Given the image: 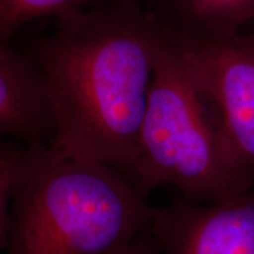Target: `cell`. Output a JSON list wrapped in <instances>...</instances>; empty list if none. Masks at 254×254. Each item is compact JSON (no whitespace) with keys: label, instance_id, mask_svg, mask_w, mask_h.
<instances>
[{"label":"cell","instance_id":"cell-8","mask_svg":"<svg viewBox=\"0 0 254 254\" xmlns=\"http://www.w3.org/2000/svg\"><path fill=\"white\" fill-rule=\"evenodd\" d=\"M92 0H0V40L6 41L25 24L46 15L81 11Z\"/></svg>","mask_w":254,"mask_h":254},{"label":"cell","instance_id":"cell-4","mask_svg":"<svg viewBox=\"0 0 254 254\" xmlns=\"http://www.w3.org/2000/svg\"><path fill=\"white\" fill-rule=\"evenodd\" d=\"M164 30L211 105L241 171L254 182V28L225 36Z\"/></svg>","mask_w":254,"mask_h":254},{"label":"cell","instance_id":"cell-1","mask_svg":"<svg viewBox=\"0 0 254 254\" xmlns=\"http://www.w3.org/2000/svg\"><path fill=\"white\" fill-rule=\"evenodd\" d=\"M161 27L135 7L58 17L38 69L52 111V141L132 180Z\"/></svg>","mask_w":254,"mask_h":254},{"label":"cell","instance_id":"cell-3","mask_svg":"<svg viewBox=\"0 0 254 254\" xmlns=\"http://www.w3.org/2000/svg\"><path fill=\"white\" fill-rule=\"evenodd\" d=\"M160 27L132 182L145 195L171 186L195 202L246 189L254 182L241 171L211 105Z\"/></svg>","mask_w":254,"mask_h":254},{"label":"cell","instance_id":"cell-5","mask_svg":"<svg viewBox=\"0 0 254 254\" xmlns=\"http://www.w3.org/2000/svg\"><path fill=\"white\" fill-rule=\"evenodd\" d=\"M148 232L160 254H254V183L214 201L155 208Z\"/></svg>","mask_w":254,"mask_h":254},{"label":"cell","instance_id":"cell-7","mask_svg":"<svg viewBox=\"0 0 254 254\" xmlns=\"http://www.w3.org/2000/svg\"><path fill=\"white\" fill-rule=\"evenodd\" d=\"M177 30L204 36H225L254 23V0H173Z\"/></svg>","mask_w":254,"mask_h":254},{"label":"cell","instance_id":"cell-6","mask_svg":"<svg viewBox=\"0 0 254 254\" xmlns=\"http://www.w3.org/2000/svg\"><path fill=\"white\" fill-rule=\"evenodd\" d=\"M52 111L37 66L0 40V138L25 146L52 140Z\"/></svg>","mask_w":254,"mask_h":254},{"label":"cell","instance_id":"cell-10","mask_svg":"<svg viewBox=\"0 0 254 254\" xmlns=\"http://www.w3.org/2000/svg\"><path fill=\"white\" fill-rule=\"evenodd\" d=\"M127 254H160L148 230L135 241V244Z\"/></svg>","mask_w":254,"mask_h":254},{"label":"cell","instance_id":"cell-9","mask_svg":"<svg viewBox=\"0 0 254 254\" xmlns=\"http://www.w3.org/2000/svg\"><path fill=\"white\" fill-rule=\"evenodd\" d=\"M25 145L0 139V252H4L11 232V196Z\"/></svg>","mask_w":254,"mask_h":254},{"label":"cell","instance_id":"cell-2","mask_svg":"<svg viewBox=\"0 0 254 254\" xmlns=\"http://www.w3.org/2000/svg\"><path fill=\"white\" fill-rule=\"evenodd\" d=\"M155 207L119 170L52 140L25 146L5 254H127Z\"/></svg>","mask_w":254,"mask_h":254}]
</instances>
